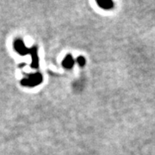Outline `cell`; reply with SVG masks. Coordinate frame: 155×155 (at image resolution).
<instances>
[{"label":"cell","mask_w":155,"mask_h":155,"mask_svg":"<svg viewBox=\"0 0 155 155\" xmlns=\"http://www.w3.org/2000/svg\"><path fill=\"white\" fill-rule=\"evenodd\" d=\"M14 48L17 51V53L21 55H26L29 54V49H28V48L25 46L24 42L22 41V40L20 39H17L15 41H14Z\"/></svg>","instance_id":"cell-2"},{"label":"cell","mask_w":155,"mask_h":155,"mask_svg":"<svg viewBox=\"0 0 155 155\" xmlns=\"http://www.w3.org/2000/svg\"><path fill=\"white\" fill-rule=\"evenodd\" d=\"M42 82V75L39 72L29 74L28 77L23 78L21 84L24 86H28V87H34L36 86Z\"/></svg>","instance_id":"cell-1"},{"label":"cell","mask_w":155,"mask_h":155,"mask_svg":"<svg viewBox=\"0 0 155 155\" xmlns=\"http://www.w3.org/2000/svg\"><path fill=\"white\" fill-rule=\"evenodd\" d=\"M77 62H78V64L79 65V67H84L86 61H85V58L83 57V56H78V57L77 58Z\"/></svg>","instance_id":"cell-6"},{"label":"cell","mask_w":155,"mask_h":155,"mask_svg":"<svg viewBox=\"0 0 155 155\" xmlns=\"http://www.w3.org/2000/svg\"><path fill=\"white\" fill-rule=\"evenodd\" d=\"M97 4L100 8L106 10V11L113 9L114 5H115L114 2L111 1V0H98V1H97Z\"/></svg>","instance_id":"cell-4"},{"label":"cell","mask_w":155,"mask_h":155,"mask_svg":"<svg viewBox=\"0 0 155 155\" xmlns=\"http://www.w3.org/2000/svg\"><path fill=\"white\" fill-rule=\"evenodd\" d=\"M74 63H75V61H74V59L72 54H67L62 61V66L66 69H71L73 67Z\"/></svg>","instance_id":"cell-5"},{"label":"cell","mask_w":155,"mask_h":155,"mask_svg":"<svg viewBox=\"0 0 155 155\" xmlns=\"http://www.w3.org/2000/svg\"><path fill=\"white\" fill-rule=\"evenodd\" d=\"M29 54H31L32 57V63H31V67L32 68H38L39 67V58L38 54H37V48L33 47L29 49Z\"/></svg>","instance_id":"cell-3"}]
</instances>
